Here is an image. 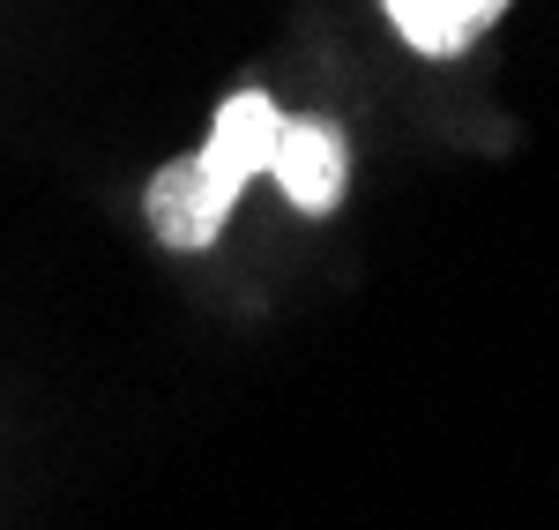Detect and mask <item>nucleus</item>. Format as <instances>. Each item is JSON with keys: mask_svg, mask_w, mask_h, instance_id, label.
I'll use <instances>...</instances> for the list:
<instances>
[{"mask_svg": "<svg viewBox=\"0 0 559 530\" xmlns=\"http://www.w3.org/2000/svg\"><path fill=\"white\" fill-rule=\"evenodd\" d=\"M276 128H284V113H276L261 90H231L224 113H216V128H210V142H202L194 157L165 165V173L150 179V195H142L157 239H165V247H210L216 232H224V217L239 210L247 179L269 173Z\"/></svg>", "mask_w": 559, "mask_h": 530, "instance_id": "nucleus-1", "label": "nucleus"}, {"mask_svg": "<svg viewBox=\"0 0 559 530\" xmlns=\"http://www.w3.org/2000/svg\"><path fill=\"white\" fill-rule=\"evenodd\" d=\"M500 8H508V0H388L395 31L418 45V52H463Z\"/></svg>", "mask_w": 559, "mask_h": 530, "instance_id": "nucleus-3", "label": "nucleus"}, {"mask_svg": "<svg viewBox=\"0 0 559 530\" xmlns=\"http://www.w3.org/2000/svg\"><path fill=\"white\" fill-rule=\"evenodd\" d=\"M269 173L284 179V195L299 202V210H336V195H344L350 179V150L344 134L329 128V120H284L276 128V157H269Z\"/></svg>", "mask_w": 559, "mask_h": 530, "instance_id": "nucleus-2", "label": "nucleus"}]
</instances>
